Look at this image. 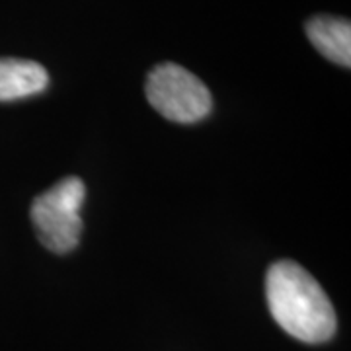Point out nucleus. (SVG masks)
Wrapping results in <instances>:
<instances>
[{
  "instance_id": "nucleus-1",
  "label": "nucleus",
  "mask_w": 351,
  "mask_h": 351,
  "mask_svg": "<svg viewBox=\"0 0 351 351\" xmlns=\"http://www.w3.org/2000/svg\"><path fill=\"white\" fill-rule=\"evenodd\" d=\"M265 299L276 322L304 343H322L336 334V311L324 293L299 263L276 262L265 276Z\"/></svg>"
},
{
  "instance_id": "nucleus-2",
  "label": "nucleus",
  "mask_w": 351,
  "mask_h": 351,
  "mask_svg": "<svg viewBox=\"0 0 351 351\" xmlns=\"http://www.w3.org/2000/svg\"><path fill=\"white\" fill-rule=\"evenodd\" d=\"M86 197V186L80 178L69 176L43 191L32 203V223L39 242L55 254L75 250L82 232L80 207Z\"/></svg>"
},
{
  "instance_id": "nucleus-4",
  "label": "nucleus",
  "mask_w": 351,
  "mask_h": 351,
  "mask_svg": "<svg viewBox=\"0 0 351 351\" xmlns=\"http://www.w3.org/2000/svg\"><path fill=\"white\" fill-rule=\"evenodd\" d=\"M306 38L326 59L339 66H351L350 20L334 16H316L306 22Z\"/></svg>"
},
{
  "instance_id": "nucleus-5",
  "label": "nucleus",
  "mask_w": 351,
  "mask_h": 351,
  "mask_svg": "<svg viewBox=\"0 0 351 351\" xmlns=\"http://www.w3.org/2000/svg\"><path fill=\"white\" fill-rule=\"evenodd\" d=\"M49 86L47 71L27 59H0V101L22 100Z\"/></svg>"
},
{
  "instance_id": "nucleus-3",
  "label": "nucleus",
  "mask_w": 351,
  "mask_h": 351,
  "mask_svg": "<svg viewBox=\"0 0 351 351\" xmlns=\"http://www.w3.org/2000/svg\"><path fill=\"white\" fill-rule=\"evenodd\" d=\"M145 92L152 108L176 123H197L213 108L211 92L203 80L176 63L154 66Z\"/></svg>"
}]
</instances>
